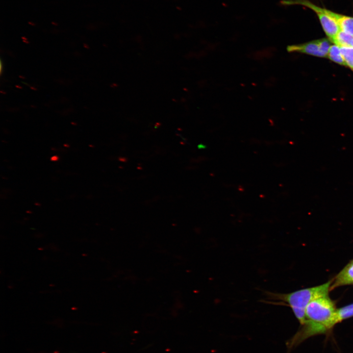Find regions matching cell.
<instances>
[{
    "mask_svg": "<svg viewBox=\"0 0 353 353\" xmlns=\"http://www.w3.org/2000/svg\"><path fill=\"white\" fill-rule=\"evenodd\" d=\"M337 309L328 296L317 298L307 305L305 322L301 328L288 342L294 347L311 336L328 332L338 322Z\"/></svg>",
    "mask_w": 353,
    "mask_h": 353,
    "instance_id": "6da1fadb",
    "label": "cell"
},
{
    "mask_svg": "<svg viewBox=\"0 0 353 353\" xmlns=\"http://www.w3.org/2000/svg\"><path fill=\"white\" fill-rule=\"evenodd\" d=\"M331 279L322 285L297 290L289 293L265 292L267 302L274 304L287 305L291 308L296 317L303 325L305 319V311L308 303L313 300L322 296H328Z\"/></svg>",
    "mask_w": 353,
    "mask_h": 353,
    "instance_id": "7a4b0ae2",
    "label": "cell"
},
{
    "mask_svg": "<svg viewBox=\"0 0 353 353\" xmlns=\"http://www.w3.org/2000/svg\"><path fill=\"white\" fill-rule=\"evenodd\" d=\"M280 3L283 5L299 4L312 10L318 16L325 33L332 42H333L336 35L340 31L335 18L336 13L321 8L308 0H282Z\"/></svg>",
    "mask_w": 353,
    "mask_h": 353,
    "instance_id": "3957f363",
    "label": "cell"
},
{
    "mask_svg": "<svg viewBox=\"0 0 353 353\" xmlns=\"http://www.w3.org/2000/svg\"><path fill=\"white\" fill-rule=\"evenodd\" d=\"M287 50L290 52H301L320 57L327 56L322 50L318 40L303 44L288 46L287 47Z\"/></svg>",
    "mask_w": 353,
    "mask_h": 353,
    "instance_id": "277c9868",
    "label": "cell"
},
{
    "mask_svg": "<svg viewBox=\"0 0 353 353\" xmlns=\"http://www.w3.org/2000/svg\"><path fill=\"white\" fill-rule=\"evenodd\" d=\"M353 284V260L350 261L336 276L330 290L339 286Z\"/></svg>",
    "mask_w": 353,
    "mask_h": 353,
    "instance_id": "5b68a950",
    "label": "cell"
},
{
    "mask_svg": "<svg viewBox=\"0 0 353 353\" xmlns=\"http://www.w3.org/2000/svg\"><path fill=\"white\" fill-rule=\"evenodd\" d=\"M335 18L340 30L353 36V17L336 13Z\"/></svg>",
    "mask_w": 353,
    "mask_h": 353,
    "instance_id": "8992f818",
    "label": "cell"
},
{
    "mask_svg": "<svg viewBox=\"0 0 353 353\" xmlns=\"http://www.w3.org/2000/svg\"><path fill=\"white\" fill-rule=\"evenodd\" d=\"M333 43L339 47H353V36L340 30Z\"/></svg>",
    "mask_w": 353,
    "mask_h": 353,
    "instance_id": "52a82bcc",
    "label": "cell"
},
{
    "mask_svg": "<svg viewBox=\"0 0 353 353\" xmlns=\"http://www.w3.org/2000/svg\"><path fill=\"white\" fill-rule=\"evenodd\" d=\"M328 57L331 61L341 65L346 66L341 53L340 47L337 45H331L328 52Z\"/></svg>",
    "mask_w": 353,
    "mask_h": 353,
    "instance_id": "ba28073f",
    "label": "cell"
},
{
    "mask_svg": "<svg viewBox=\"0 0 353 353\" xmlns=\"http://www.w3.org/2000/svg\"><path fill=\"white\" fill-rule=\"evenodd\" d=\"M346 66L353 71V47H340Z\"/></svg>",
    "mask_w": 353,
    "mask_h": 353,
    "instance_id": "9c48e42d",
    "label": "cell"
},
{
    "mask_svg": "<svg viewBox=\"0 0 353 353\" xmlns=\"http://www.w3.org/2000/svg\"><path fill=\"white\" fill-rule=\"evenodd\" d=\"M338 322L353 316V303L337 309Z\"/></svg>",
    "mask_w": 353,
    "mask_h": 353,
    "instance_id": "30bf717a",
    "label": "cell"
},
{
    "mask_svg": "<svg viewBox=\"0 0 353 353\" xmlns=\"http://www.w3.org/2000/svg\"><path fill=\"white\" fill-rule=\"evenodd\" d=\"M83 47H84V48H85V49H90L89 46L87 44H83Z\"/></svg>",
    "mask_w": 353,
    "mask_h": 353,
    "instance_id": "8fae6325",
    "label": "cell"
},
{
    "mask_svg": "<svg viewBox=\"0 0 353 353\" xmlns=\"http://www.w3.org/2000/svg\"><path fill=\"white\" fill-rule=\"evenodd\" d=\"M30 88L33 90L36 91L37 90V89L33 86H30Z\"/></svg>",
    "mask_w": 353,
    "mask_h": 353,
    "instance_id": "7c38bea8",
    "label": "cell"
},
{
    "mask_svg": "<svg viewBox=\"0 0 353 353\" xmlns=\"http://www.w3.org/2000/svg\"><path fill=\"white\" fill-rule=\"evenodd\" d=\"M15 87H16V88H19V89H22V88H23V87H22V86H20V85H15Z\"/></svg>",
    "mask_w": 353,
    "mask_h": 353,
    "instance_id": "4fadbf2b",
    "label": "cell"
},
{
    "mask_svg": "<svg viewBox=\"0 0 353 353\" xmlns=\"http://www.w3.org/2000/svg\"><path fill=\"white\" fill-rule=\"evenodd\" d=\"M19 77H20V78H22V79H25V78L24 76H23L22 75H20L19 76Z\"/></svg>",
    "mask_w": 353,
    "mask_h": 353,
    "instance_id": "5bb4252c",
    "label": "cell"
},
{
    "mask_svg": "<svg viewBox=\"0 0 353 353\" xmlns=\"http://www.w3.org/2000/svg\"><path fill=\"white\" fill-rule=\"evenodd\" d=\"M0 93H2V94H6V92H5V91H3V90H1V91H0Z\"/></svg>",
    "mask_w": 353,
    "mask_h": 353,
    "instance_id": "9a60e30c",
    "label": "cell"
},
{
    "mask_svg": "<svg viewBox=\"0 0 353 353\" xmlns=\"http://www.w3.org/2000/svg\"><path fill=\"white\" fill-rule=\"evenodd\" d=\"M71 124H73V125H76V123H74V122H72V123H71Z\"/></svg>",
    "mask_w": 353,
    "mask_h": 353,
    "instance_id": "2e32d148",
    "label": "cell"
}]
</instances>
